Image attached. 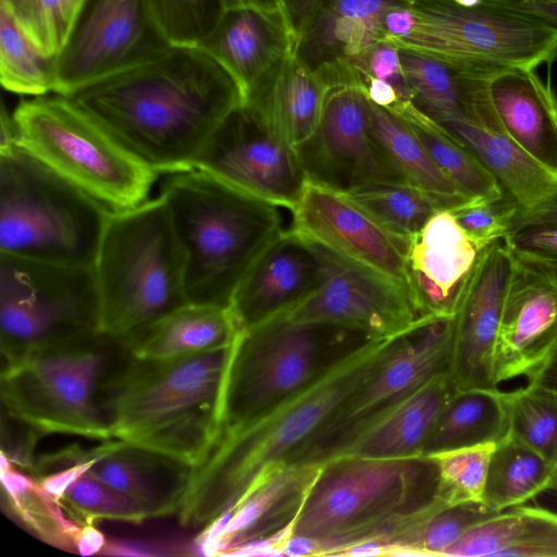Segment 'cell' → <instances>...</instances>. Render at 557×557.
I'll return each instance as SVG.
<instances>
[{
    "label": "cell",
    "instance_id": "cell-1",
    "mask_svg": "<svg viewBox=\"0 0 557 557\" xmlns=\"http://www.w3.org/2000/svg\"><path fill=\"white\" fill-rule=\"evenodd\" d=\"M67 97L158 175L195 170L215 129L244 104L235 79L194 46H170Z\"/></svg>",
    "mask_w": 557,
    "mask_h": 557
},
{
    "label": "cell",
    "instance_id": "cell-15",
    "mask_svg": "<svg viewBox=\"0 0 557 557\" xmlns=\"http://www.w3.org/2000/svg\"><path fill=\"white\" fill-rule=\"evenodd\" d=\"M195 169L289 211L307 182L296 150L246 104L234 109L215 129Z\"/></svg>",
    "mask_w": 557,
    "mask_h": 557
},
{
    "label": "cell",
    "instance_id": "cell-20",
    "mask_svg": "<svg viewBox=\"0 0 557 557\" xmlns=\"http://www.w3.org/2000/svg\"><path fill=\"white\" fill-rule=\"evenodd\" d=\"M409 0H321L297 37L294 55L331 89L362 88L360 71L371 49L385 39V16Z\"/></svg>",
    "mask_w": 557,
    "mask_h": 557
},
{
    "label": "cell",
    "instance_id": "cell-36",
    "mask_svg": "<svg viewBox=\"0 0 557 557\" xmlns=\"http://www.w3.org/2000/svg\"><path fill=\"white\" fill-rule=\"evenodd\" d=\"M1 458L0 480L9 511L40 540L75 552L77 536L85 523L79 524L34 476L17 470L2 453Z\"/></svg>",
    "mask_w": 557,
    "mask_h": 557
},
{
    "label": "cell",
    "instance_id": "cell-11",
    "mask_svg": "<svg viewBox=\"0 0 557 557\" xmlns=\"http://www.w3.org/2000/svg\"><path fill=\"white\" fill-rule=\"evenodd\" d=\"M102 334L4 360L1 401L8 416L36 434L112 438L99 403L108 355Z\"/></svg>",
    "mask_w": 557,
    "mask_h": 557
},
{
    "label": "cell",
    "instance_id": "cell-37",
    "mask_svg": "<svg viewBox=\"0 0 557 557\" xmlns=\"http://www.w3.org/2000/svg\"><path fill=\"white\" fill-rule=\"evenodd\" d=\"M395 114L404 119L437 168L469 200L493 202L504 199L498 183L486 168L414 104Z\"/></svg>",
    "mask_w": 557,
    "mask_h": 557
},
{
    "label": "cell",
    "instance_id": "cell-55",
    "mask_svg": "<svg viewBox=\"0 0 557 557\" xmlns=\"http://www.w3.org/2000/svg\"><path fill=\"white\" fill-rule=\"evenodd\" d=\"M222 2L225 10L252 8L265 11H284V0H222Z\"/></svg>",
    "mask_w": 557,
    "mask_h": 557
},
{
    "label": "cell",
    "instance_id": "cell-17",
    "mask_svg": "<svg viewBox=\"0 0 557 557\" xmlns=\"http://www.w3.org/2000/svg\"><path fill=\"white\" fill-rule=\"evenodd\" d=\"M296 152L307 181L343 193L370 183L407 184L374 138L369 101L357 86L329 90L317 131Z\"/></svg>",
    "mask_w": 557,
    "mask_h": 557
},
{
    "label": "cell",
    "instance_id": "cell-43",
    "mask_svg": "<svg viewBox=\"0 0 557 557\" xmlns=\"http://www.w3.org/2000/svg\"><path fill=\"white\" fill-rule=\"evenodd\" d=\"M87 1L0 0V3L44 54L58 57Z\"/></svg>",
    "mask_w": 557,
    "mask_h": 557
},
{
    "label": "cell",
    "instance_id": "cell-18",
    "mask_svg": "<svg viewBox=\"0 0 557 557\" xmlns=\"http://www.w3.org/2000/svg\"><path fill=\"white\" fill-rule=\"evenodd\" d=\"M290 212V228L298 234L385 276L410 297L408 240L387 231L346 193L307 181Z\"/></svg>",
    "mask_w": 557,
    "mask_h": 557
},
{
    "label": "cell",
    "instance_id": "cell-28",
    "mask_svg": "<svg viewBox=\"0 0 557 557\" xmlns=\"http://www.w3.org/2000/svg\"><path fill=\"white\" fill-rule=\"evenodd\" d=\"M193 468L169 457L110 438L87 471L132 499L147 519L178 511Z\"/></svg>",
    "mask_w": 557,
    "mask_h": 557
},
{
    "label": "cell",
    "instance_id": "cell-51",
    "mask_svg": "<svg viewBox=\"0 0 557 557\" xmlns=\"http://www.w3.org/2000/svg\"><path fill=\"white\" fill-rule=\"evenodd\" d=\"M479 1V0H478ZM520 13L557 33V0H483Z\"/></svg>",
    "mask_w": 557,
    "mask_h": 557
},
{
    "label": "cell",
    "instance_id": "cell-22",
    "mask_svg": "<svg viewBox=\"0 0 557 557\" xmlns=\"http://www.w3.org/2000/svg\"><path fill=\"white\" fill-rule=\"evenodd\" d=\"M483 250L467 236L449 210L435 212L408 239V289L421 315L455 317Z\"/></svg>",
    "mask_w": 557,
    "mask_h": 557
},
{
    "label": "cell",
    "instance_id": "cell-32",
    "mask_svg": "<svg viewBox=\"0 0 557 557\" xmlns=\"http://www.w3.org/2000/svg\"><path fill=\"white\" fill-rule=\"evenodd\" d=\"M399 58L413 104L430 119L466 112L487 94V67L442 60L407 48Z\"/></svg>",
    "mask_w": 557,
    "mask_h": 557
},
{
    "label": "cell",
    "instance_id": "cell-3",
    "mask_svg": "<svg viewBox=\"0 0 557 557\" xmlns=\"http://www.w3.org/2000/svg\"><path fill=\"white\" fill-rule=\"evenodd\" d=\"M232 347L164 360L129 356L99 388L112 438L200 467L219 438Z\"/></svg>",
    "mask_w": 557,
    "mask_h": 557
},
{
    "label": "cell",
    "instance_id": "cell-5",
    "mask_svg": "<svg viewBox=\"0 0 557 557\" xmlns=\"http://www.w3.org/2000/svg\"><path fill=\"white\" fill-rule=\"evenodd\" d=\"M181 247L187 302L230 307L258 257L284 232L277 206L200 170L161 185Z\"/></svg>",
    "mask_w": 557,
    "mask_h": 557
},
{
    "label": "cell",
    "instance_id": "cell-49",
    "mask_svg": "<svg viewBox=\"0 0 557 557\" xmlns=\"http://www.w3.org/2000/svg\"><path fill=\"white\" fill-rule=\"evenodd\" d=\"M522 509L518 539L500 557H557V513L524 505Z\"/></svg>",
    "mask_w": 557,
    "mask_h": 557
},
{
    "label": "cell",
    "instance_id": "cell-2",
    "mask_svg": "<svg viewBox=\"0 0 557 557\" xmlns=\"http://www.w3.org/2000/svg\"><path fill=\"white\" fill-rule=\"evenodd\" d=\"M401 334L368 342L298 393L219 440L207 460L193 469L177 511L180 523L203 529L240 502L271 471L288 463L379 368Z\"/></svg>",
    "mask_w": 557,
    "mask_h": 557
},
{
    "label": "cell",
    "instance_id": "cell-56",
    "mask_svg": "<svg viewBox=\"0 0 557 557\" xmlns=\"http://www.w3.org/2000/svg\"><path fill=\"white\" fill-rule=\"evenodd\" d=\"M14 145L17 144L12 113H9L2 103L0 113V150L8 149Z\"/></svg>",
    "mask_w": 557,
    "mask_h": 557
},
{
    "label": "cell",
    "instance_id": "cell-40",
    "mask_svg": "<svg viewBox=\"0 0 557 557\" xmlns=\"http://www.w3.org/2000/svg\"><path fill=\"white\" fill-rule=\"evenodd\" d=\"M498 512L483 500L443 506L400 536L388 556H443L468 530Z\"/></svg>",
    "mask_w": 557,
    "mask_h": 557
},
{
    "label": "cell",
    "instance_id": "cell-57",
    "mask_svg": "<svg viewBox=\"0 0 557 557\" xmlns=\"http://www.w3.org/2000/svg\"><path fill=\"white\" fill-rule=\"evenodd\" d=\"M554 488L557 491V463L555 466V484H554Z\"/></svg>",
    "mask_w": 557,
    "mask_h": 557
},
{
    "label": "cell",
    "instance_id": "cell-35",
    "mask_svg": "<svg viewBox=\"0 0 557 557\" xmlns=\"http://www.w3.org/2000/svg\"><path fill=\"white\" fill-rule=\"evenodd\" d=\"M555 466L541 454L507 435L491 455L482 500L503 511L554 488Z\"/></svg>",
    "mask_w": 557,
    "mask_h": 557
},
{
    "label": "cell",
    "instance_id": "cell-26",
    "mask_svg": "<svg viewBox=\"0 0 557 557\" xmlns=\"http://www.w3.org/2000/svg\"><path fill=\"white\" fill-rule=\"evenodd\" d=\"M557 342V287L518 263L506 298L494 351V376H529Z\"/></svg>",
    "mask_w": 557,
    "mask_h": 557
},
{
    "label": "cell",
    "instance_id": "cell-4",
    "mask_svg": "<svg viewBox=\"0 0 557 557\" xmlns=\"http://www.w3.org/2000/svg\"><path fill=\"white\" fill-rule=\"evenodd\" d=\"M446 505L430 456L338 457L321 466L294 534L313 540V556H338L362 542L391 545Z\"/></svg>",
    "mask_w": 557,
    "mask_h": 557
},
{
    "label": "cell",
    "instance_id": "cell-31",
    "mask_svg": "<svg viewBox=\"0 0 557 557\" xmlns=\"http://www.w3.org/2000/svg\"><path fill=\"white\" fill-rule=\"evenodd\" d=\"M327 85L294 54L244 104L283 143L298 149L317 131Z\"/></svg>",
    "mask_w": 557,
    "mask_h": 557
},
{
    "label": "cell",
    "instance_id": "cell-19",
    "mask_svg": "<svg viewBox=\"0 0 557 557\" xmlns=\"http://www.w3.org/2000/svg\"><path fill=\"white\" fill-rule=\"evenodd\" d=\"M515 268L503 239L481 253L454 317L449 376L457 389L497 388L494 351Z\"/></svg>",
    "mask_w": 557,
    "mask_h": 557
},
{
    "label": "cell",
    "instance_id": "cell-44",
    "mask_svg": "<svg viewBox=\"0 0 557 557\" xmlns=\"http://www.w3.org/2000/svg\"><path fill=\"white\" fill-rule=\"evenodd\" d=\"M171 46L198 47L226 11L222 0H147Z\"/></svg>",
    "mask_w": 557,
    "mask_h": 557
},
{
    "label": "cell",
    "instance_id": "cell-13",
    "mask_svg": "<svg viewBox=\"0 0 557 557\" xmlns=\"http://www.w3.org/2000/svg\"><path fill=\"white\" fill-rule=\"evenodd\" d=\"M454 317L424 315L288 463L322 466L359 434L440 374H449Z\"/></svg>",
    "mask_w": 557,
    "mask_h": 557
},
{
    "label": "cell",
    "instance_id": "cell-27",
    "mask_svg": "<svg viewBox=\"0 0 557 557\" xmlns=\"http://www.w3.org/2000/svg\"><path fill=\"white\" fill-rule=\"evenodd\" d=\"M488 99L504 132L532 159L557 174V98L533 69L495 73Z\"/></svg>",
    "mask_w": 557,
    "mask_h": 557
},
{
    "label": "cell",
    "instance_id": "cell-50",
    "mask_svg": "<svg viewBox=\"0 0 557 557\" xmlns=\"http://www.w3.org/2000/svg\"><path fill=\"white\" fill-rule=\"evenodd\" d=\"M368 75L391 84L405 106L412 104V97L403 72L398 47L384 39L379 41L369 52L360 77Z\"/></svg>",
    "mask_w": 557,
    "mask_h": 557
},
{
    "label": "cell",
    "instance_id": "cell-10",
    "mask_svg": "<svg viewBox=\"0 0 557 557\" xmlns=\"http://www.w3.org/2000/svg\"><path fill=\"white\" fill-rule=\"evenodd\" d=\"M92 265L0 253V346L3 360L69 346L99 334Z\"/></svg>",
    "mask_w": 557,
    "mask_h": 557
},
{
    "label": "cell",
    "instance_id": "cell-23",
    "mask_svg": "<svg viewBox=\"0 0 557 557\" xmlns=\"http://www.w3.org/2000/svg\"><path fill=\"white\" fill-rule=\"evenodd\" d=\"M317 245L293 228L281 233L237 286L230 308L239 331L282 314L315 292L322 281Z\"/></svg>",
    "mask_w": 557,
    "mask_h": 557
},
{
    "label": "cell",
    "instance_id": "cell-8",
    "mask_svg": "<svg viewBox=\"0 0 557 557\" xmlns=\"http://www.w3.org/2000/svg\"><path fill=\"white\" fill-rule=\"evenodd\" d=\"M113 210L35 156L0 150V253L92 265Z\"/></svg>",
    "mask_w": 557,
    "mask_h": 557
},
{
    "label": "cell",
    "instance_id": "cell-9",
    "mask_svg": "<svg viewBox=\"0 0 557 557\" xmlns=\"http://www.w3.org/2000/svg\"><path fill=\"white\" fill-rule=\"evenodd\" d=\"M12 117L20 147L111 210L148 200L158 174L70 97L22 100Z\"/></svg>",
    "mask_w": 557,
    "mask_h": 557
},
{
    "label": "cell",
    "instance_id": "cell-46",
    "mask_svg": "<svg viewBox=\"0 0 557 557\" xmlns=\"http://www.w3.org/2000/svg\"><path fill=\"white\" fill-rule=\"evenodd\" d=\"M60 503L86 523L106 519L139 524L147 519L132 499L87 472L66 488Z\"/></svg>",
    "mask_w": 557,
    "mask_h": 557
},
{
    "label": "cell",
    "instance_id": "cell-42",
    "mask_svg": "<svg viewBox=\"0 0 557 557\" xmlns=\"http://www.w3.org/2000/svg\"><path fill=\"white\" fill-rule=\"evenodd\" d=\"M503 240L518 263L557 287V203L513 213Z\"/></svg>",
    "mask_w": 557,
    "mask_h": 557
},
{
    "label": "cell",
    "instance_id": "cell-7",
    "mask_svg": "<svg viewBox=\"0 0 557 557\" xmlns=\"http://www.w3.org/2000/svg\"><path fill=\"white\" fill-rule=\"evenodd\" d=\"M374 338L360 330L295 322L282 314L239 331L225 380L218 441L298 393Z\"/></svg>",
    "mask_w": 557,
    "mask_h": 557
},
{
    "label": "cell",
    "instance_id": "cell-48",
    "mask_svg": "<svg viewBox=\"0 0 557 557\" xmlns=\"http://www.w3.org/2000/svg\"><path fill=\"white\" fill-rule=\"evenodd\" d=\"M515 211V207L502 199L493 202H471L451 212L467 236L483 250L504 239Z\"/></svg>",
    "mask_w": 557,
    "mask_h": 557
},
{
    "label": "cell",
    "instance_id": "cell-38",
    "mask_svg": "<svg viewBox=\"0 0 557 557\" xmlns=\"http://www.w3.org/2000/svg\"><path fill=\"white\" fill-rule=\"evenodd\" d=\"M0 81L8 91L38 97L54 92L57 57L44 54L0 3Z\"/></svg>",
    "mask_w": 557,
    "mask_h": 557
},
{
    "label": "cell",
    "instance_id": "cell-54",
    "mask_svg": "<svg viewBox=\"0 0 557 557\" xmlns=\"http://www.w3.org/2000/svg\"><path fill=\"white\" fill-rule=\"evenodd\" d=\"M107 544L106 536L92 523H85L77 536L75 552L83 556L100 554Z\"/></svg>",
    "mask_w": 557,
    "mask_h": 557
},
{
    "label": "cell",
    "instance_id": "cell-6",
    "mask_svg": "<svg viewBox=\"0 0 557 557\" xmlns=\"http://www.w3.org/2000/svg\"><path fill=\"white\" fill-rule=\"evenodd\" d=\"M92 268L107 337L122 341L187 302L183 255L161 196L111 212Z\"/></svg>",
    "mask_w": 557,
    "mask_h": 557
},
{
    "label": "cell",
    "instance_id": "cell-45",
    "mask_svg": "<svg viewBox=\"0 0 557 557\" xmlns=\"http://www.w3.org/2000/svg\"><path fill=\"white\" fill-rule=\"evenodd\" d=\"M495 444L442 451L430 456L440 476V496L447 504L482 500Z\"/></svg>",
    "mask_w": 557,
    "mask_h": 557
},
{
    "label": "cell",
    "instance_id": "cell-58",
    "mask_svg": "<svg viewBox=\"0 0 557 557\" xmlns=\"http://www.w3.org/2000/svg\"><path fill=\"white\" fill-rule=\"evenodd\" d=\"M461 3H475L478 0H456Z\"/></svg>",
    "mask_w": 557,
    "mask_h": 557
},
{
    "label": "cell",
    "instance_id": "cell-25",
    "mask_svg": "<svg viewBox=\"0 0 557 557\" xmlns=\"http://www.w3.org/2000/svg\"><path fill=\"white\" fill-rule=\"evenodd\" d=\"M296 40L284 11L239 8L226 10L198 47L235 79L245 103L294 54Z\"/></svg>",
    "mask_w": 557,
    "mask_h": 557
},
{
    "label": "cell",
    "instance_id": "cell-24",
    "mask_svg": "<svg viewBox=\"0 0 557 557\" xmlns=\"http://www.w3.org/2000/svg\"><path fill=\"white\" fill-rule=\"evenodd\" d=\"M321 466L286 463L260 480L234 507L205 527L196 547L227 556L237 546L269 536L298 517Z\"/></svg>",
    "mask_w": 557,
    "mask_h": 557
},
{
    "label": "cell",
    "instance_id": "cell-39",
    "mask_svg": "<svg viewBox=\"0 0 557 557\" xmlns=\"http://www.w3.org/2000/svg\"><path fill=\"white\" fill-rule=\"evenodd\" d=\"M392 234L408 240L440 209L421 190L399 183H370L346 193Z\"/></svg>",
    "mask_w": 557,
    "mask_h": 557
},
{
    "label": "cell",
    "instance_id": "cell-29",
    "mask_svg": "<svg viewBox=\"0 0 557 557\" xmlns=\"http://www.w3.org/2000/svg\"><path fill=\"white\" fill-rule=\"evenodd\" d=\"M238 333L230 307L186 302L121 343L128 356L164 360L228 347Z\"/></svg>",
    "mask_w": 557,
    "mask_h": 557
},
{
    "label": "cell",
    "instance_id": "cell-34",
    "mask_svg": "<svg viewBox=\"0 0 557 557\" xmlns=\"http://www.w3.org/2000/svg\"><path fill=\"white\" fill-rule=\"evenodd\" d=\"M508 435L504 392L498 388L457 389L436 416L423 456L484 444Z\"/></svg>",
    "mask_w": 557,
    "mask_h": 557
},
{
    "label": "cell",
    "instance_id": "cell-47",
    "mask_svg": "<svg viewBox=\"0 0 557 557\" xmlns=\"http://www.w3.org/2000/svg\"><path fill=\"white\" fill-rule=\"evenodd\" d=\"M523 521L522 505L499 511L461 535L443 554L445 557H500L511 547Z\"/></svg>",
    "mask_w": 557,
    "mask_h": 557
},
{
    "label": "cell",
    "instance_id": "cell-41",
    "mask_svg": "<svg viewBox=\"0 0 557 557\" xmlns=\"http://www.w3.org/2000/svg\"><path fill=\"white\" fill-rule=\"evenodd\" d=\"M508 435L557 463V395L527 384L504 393Z\"/></svg>",
    "mask_w": 557,
    "mask_h": 557
},
{
    "label": "cell",
    "instance_id": "cell-12",
    "mask_svg": "<svg viewBox=\"0 0 557 557\" xmlns=\"http://www.w3.org/2000/svg\"><path fill=\"white\" fill-rule=\"evenodd\" d=\"M410 7L413 25L391 41L397 47L495 71L534 70L557 57L556 32L497 4L410 0Z\"/></svg>",
    "mask_w": 557,
    "mask_h": 557
},
{
    "label": "cell",
    "instance_id": "cell-30",
    "mask_svg": "<svg viewBox=\"0 0 557 557\" xmlns=\"http://www.w3.org/2000/svg\"><path fill=\"white\" fill-rule=\"evenodd\" d=\"M456 391L448 373L434 376L366 429L335 458L403 459L423 456L431 426Z\"/></svg>",
    "mask_w": 557,
    "mask_h": 557
},
{
    "label": "cell",
    "instance_id": "cell-14",
    "mask_svg": "<svg viewBox=\"0 0 557 557\" xmlns=\"http://www.w3.org/2000/svg\"><path fill=\"white\" fill-rule=\"evenodd\" d=\"M170 46L147 0H88L57 57L54 94L70 96Z\"/></svg>",
    "mask_w": 557,
    "mask_h": 557
},
{
    "label": "cell",
    "instance_id": "cell-21",
    "mask_svg": "<svg viewBox=\"0 0 557 557\" xmlns=\"http://www.w3.org/2000/svg\"><path fill=\"white\" fill-rule=\"evenodd\" d=\"M493 175L504 199L523 213L557 203V174L527 154L499 125L488 97L463 113L433 119Z\"/></svg>",
    "mask_w": 557,
    "mask_h": 557
},
{
    "label": "cell",
    "instance_id": "cell-53",
    "mask_svg": "<svg viewBox=\"0 0 557 557\" xmlns=\"http://www.w3.org/2000/svg\"><path fill=\"white\" fill-rule=\"evenodd\" d=\"M321 0H284L286 18L297 37L305 29Z\"/></svg>",
    "mask_w": 557,
    "mask_h": 557
},
{
    "label": "cell",
    "instance_id": "cell-52",
    "mask_svg": "<svg viewBox=\"0 0 557 557\" xmlns=\"http://www.w3.org/2000/svg\"><path fill=\"white\" fill-rule=\"evenodd\" d=\"M528 383L557 395V342L544 361L528 376Z\"/></svg>",
    "mask_w": 557,
    "mask_h": 557
},
{
    "label": "cell",
    "instance_id": "cell-16",
    "mask_svg": "<svg viewBox=\"0 0 557 557\" xmlns=\"http://www.w3.org/2000/svg\"><path fill=\"white\" fill-rule=\"evenodd\" d=\"M314 244L322 260L321 284L313 294L282 313L286 319L337 324L385 338L408 331L423 317L396 283Z\"/></svg>",
    "mask_w": 557,
    "mask_h": 557
},
{
    "label": "cell",
    "instance_id": "cell-33",
    "mask_svg": "<svg viewBox=\"0 0 557 557\" xmlns=\"http://www.w3.org/2000/svg\"><path fill=\"white\" fill-rule=\"evenodd\" d=\"M368 101L373 136L407 184L425 194L440 210L453 211L472 202L437 168L404 119Z\"/></svg>",
    "mask_w": 557,
    "mask_h": 557
}]
</instances>
